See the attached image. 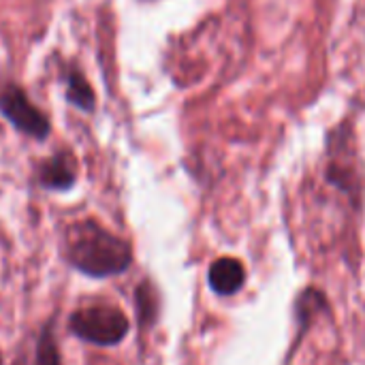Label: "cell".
<instances>
[{"label":"cell","instance_id":"obj_1","mask_svg":"<svg viewBox=\"0 0 365 365\" xmlns=\"http://www.w3.org/2000/svg\"><path fill=\"white\" fill-rule=\"evenodd\" d=\"M66 261L88 278H111L124 274L133 263V248L96 220H81L64 233Z\"/></svg>","mask_w":365,"mask_h":365},{"label":"cell","instance_id":"obj_2","mask_svg":"<svg viewBox=\"0 0 365 365\" xmlns=\"http://www.w3.org/2000/svg\"><path fill=\"white\" fill-rule=\"evenodd\" d=\"M68 327L83 342L96 346H115L126 338L130 323L120 308L101 304L73 312Z\"/></svg>","mask_w":365,"mask_h":365},{"label":"cell","instance_id":"obj_3","mask_svg":"<svg viewBox=\"0 0 365 365\" xmlns=\"http://www.w3.org/2000/svg\"><path fill=\"white\" fill-rule=\"evenodd\" d=\"M0 113L15 130L36 141H45L51 130L47 115L36 105H32L26 92L17 86H11L0 94Z\"/></svg>","mask_w":365,"mask_h":365},{"label":"cell","instance_id":"obj_4","mask_svg":"<svg viewBox=\"0 0 365 365\" xmlns=\"http://www.w3.org/2000/svg\"><path fill=\"white\" fill-rule=\"evenodd\" d=\"M207 284L214 295L218 297H233L246 284V267L240 259L220 257L210 265Z\"/></svg>","mask_w":365,"mask_h":365},{"label":"cell","instance_id":"obj_5","mask_svg":"<svg viewBox=\"0 0 365 365\" xmlns=\"http://www.w3.org/2000/svg\"><path fill=\"white\" fill-rule=\"evenodd\" d=\"M38 182L47 190H68L77 182V165L71 152H58L41 165Z\"/></svg>","mask_w":365,"mask_h":365},{"label":"cell","instance_id":"obj_6","mask_svg":"<svg viewBox=\"0 0 365 365\" xmlns=\"http://www.w3.org/2000/svg\"><path fill=\"white\" fill-rule=\"evenodd\" d=\"M321 312H325V314L329 312V302H327L325 293L319 289H312V287L302 291V295L295 302V317L299 323V334H306L308 325L314 323V319Z\"/></svg>","mask_w":365,"mask_h":365},{"label":"cell","instance_id":"obj_7","mask_svg":"<svg viewBox=\"0 0 365 365\" xmlns=\"http://www.w3.org/2000/svg\"><path fill=\"white\" fill-rule=\"evenodd\" d=\"M135 308H137V321L141 329H148L156 323L158 310H160V297L156 287L150 280H143L135 291Z\"/></svg>","mask_w":365,"mask_h":365},{"label":"cell","instance_id":"obj_8","mask_svg":"<svg viewBox=\"0 0 365 365\" xmlns=\"http://www.w3.org/2000/svg\"><path fill=\"white\" fill-rule=\"evenodd\" d=\"M66 101L81 111H94L96 107V94L90 81L75 68L66 73Z\"/></svg>","mask_w":365,"mask_h":365},{"label":"cell","instance_id":"obj_9","mask_svg":"<svg viewBox=\"0 0 365 365\" xmlns=\"http://www.w3.org/2000/svg\"><path fill=\"white\" fill-rule=\"evenodd\" d=\"M34 365H62L60 361V351L56 344V334H53V321H49L36 342V357Z\"/></svg>","mask_w":365,"mask_h":365},{"label":"cell","instance_id":"obj_10","mask_svg":"<svg viewBox=\"0 0 365 365\" xmlns=\"http://www.w3.org/2000/svg\"><path fill=\"white\" fill-rule=\"evenodd\" d=\"M13 365H24V361H21V359H19V361H15V364Z\"/></svg>","mask_w":365,"mask_h":365},{"label":"cell","instance_id":"obj_11","mask_svg":"<svg viewBox=\"0 0 365 365\" xmlns=\"http://www.w3.org/2000/svg\"><path fill=\"white\" fill-rule=\"evenodd\" d=\"M0 365H2V355H0Z\"/></svg>","mask_w":365,"mask_h":365}]
</instances>
